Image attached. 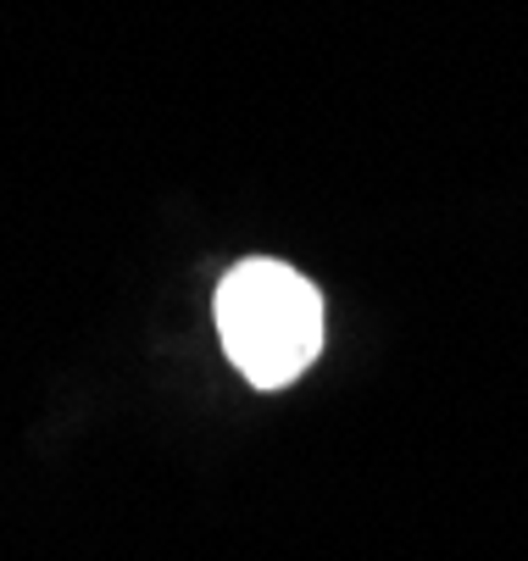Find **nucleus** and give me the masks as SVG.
Wrapping results in <instances>:
<instances>
[{"mask_svg":"<svg viewBox=\"0 0 528 561\" xmlns=\"http://www.w3.org/2000/svg\"><path fill=\"white\" fill-rule=\"evenodd\" d=\"M217 334L256 389H289L323 356V295L289 262L251 256L217 284Z\"/></svg>","mask_w":528,"mask_h":561,"instance_id":"f257e3e1","label":"nucleus"}]
</instances>
